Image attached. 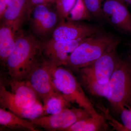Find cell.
<instances>
[{
	"label": "cell",
	"instance_id": "1",
	"mask_svg": "<svg viewBox=\"0 0 131 131\" xmlns=\"http://www.w3.org/2000/svg\"><path fill=\"white\" fill-rule=\"evenodd\" d=\"M41 43L32 34L21 33L16 35L14 50L6 63L12 80H26L39 62L37 57Z\"/></svg>",
	"mask_w": 131,
	"mask_h": 131
},
{
	"label": "cell",
	"instance_id": "2",
	"mask_svg": "<svg viewBox=\"0 0 131 131\" xmlns=\"http://www.w3.org/2000/svg\"><path fill=\"white\" fill-rule=\"evenodd\" d=\"M119 41L112 34L101 32L82 42L68 59L66 66L78 71L91 65L109 50L117 47Z\"/></svg>",
	"mask_w": 131,
	"mask_h": 131
},
{
	"label": "cell",
	"instance_id": "3",
	"mask_svg": "<svg viewBox=\"0 0 131 131\" xmlns=\"http://www.w3.org/2000/svg\"><path fill=\"white\" fill-rule=\"evenodd\" d=\"M47 63L54 86L68 101L76 103L79 107L87 110L92 117H97L100 114L86 95L81 83L71 71L62 66Z\"/></svg>",
	"mask_w": 131,
	"mask_h": 131
},
{
	"label": "cell",
	"instance_id": "4",
	"mask_svg": "<svg viewBox=\"0 0 131 131\" xmlns=\"http://www.w3.org/2000/svg\"><path fill=\"white\" fill-rule=\"evenodd\" d=\"M108 101L119 113L124 107L131 108V64L128 59L121 58L109 81Z\"/></svg>",
	"mask_w": 131,
	"mask_h": 131
},
{
	"label": "cell",
	"instance_id": "5",
	"mask_svg": "<svg viewBox=\"0 0 131 131\" xmlns=\"http://www.w3.org/2000/svg\"><path fill=\"white\" fill-rule=\"evenodd\" d=\"M10 85L12 92L7 91L1 82V107L7 109L11 107H27L39 101L37 94L27 80H12Z\"/></svg>",
	"mask_w": 131,
	"mask_h": 131
},
{
	"label": "cell",
	"instance_id": "6",
	"mask_svg": "<svg viewBox=\"0 0 131 131\" xmlns=\"http://www.w3.org/2000/svg\"><path fill=\"white\" fill-rule=\"evenodd\" d=\"M117 47L108 51L91 65L77 71L80 79L93 80L102 84L108 83L120 60Z\"/></svg>",
	"mask_w": 131,
	"mask_h": 131
},
{
	"label": "cell",
	"instance_id": "7",
	"mask_svg": "<svg viewBox=\"0 0 131 131\" xmlns=\"http://www.w3.org/2000/svg\"><path fill=\"white\" fill-rule=\"evenodd\" d=\"M91 116L82 108L73 107L66 108L56 114L44 115L30 121L35 126L46 130L64 131L78 121Z\"/></svg>",
	"mask_w": 131,
	"mask_h": 131
},
{
	"label": "cell",
	"instance_id": "8",
	"mask_svg": "<svg viewBox=\"0 0 131 131\" xmlns=\"http://www.w3.org/2000/svg\"><path fill=\"white\" fill-rule=\"evenodd\" d=\"M89 37L69 41H56L51 39L41 42L40 54L43 61L48 63L57 66H66L71 53Z\"/></svg>",
	"mask_w": 131,
	"mask_h": 131
},
{
	"label": "cell",
	"instance_id": "9",
	"mask_svg": "<svg viewBox=\"0 0 131 131\" xmlns=\"http://www.w3.org/2000/svg\"><path fill=\"white\" fill-rule=\"evenodd\" d=\"M43 101V105L50 98L62 95L54 86L49 64L38 62L26 79Z\"/></svg>",
	"mask_w": 131,
	"mask_h": 131
},
{
	"label": "cell",
	"instance_id": "10",
	"mask_svg": "<svg viewBox=\"0 0 131 131\" xmlns=\"http://www.w3.org/2000/svg\"><path fill=\"white\" fill-rule=\"evenodd\" d=\"M51 5H38L29 14L31 28L34 33L40 37L52 34L58 25L59 16L57 11L52 9Z\"/></svg>",
	"mask_w": 131,
	"mask_h": 131
},
{
	"label": "cell",
	"instance_id": "11",
	"mask_svg": "<svg viewBox=\"0 0 131 131\" xmlns=\"http://www.w3.org/2000/svg\"><path fill=\"white\" fill-rule=\"evenodd\" d=\"M103 18L119 31L131 34V14L122 0H104Z\"/></svg>",
	"mask_w": 131,
	"mask_h": 131
},
{
	"label": "cell",
	"instance_id": "12",
	"mask_svg": "<svg viewBox=\"0 0 131 131\" xmlns=\"http://www.w3.org/2000/svg\"><path fill=\"white\" fill-rule=\"evenodd\" d=\"M98 26L81 21L61 20L52 33V39L69 41L84 38L101 32Z\"/></svg>",
	"mask_w": 131,
	"mask_h": 131
},
{
	"label": "cell",
	"instance_id": "13",
	"mask_svg": "<svg viewBox=\"0 0 131 131\" xmlns=\"http://www.w3.org/2000/svg\"><path fill=\"white\" fill-rule=\"evenodd\" d=\"M30 12L28 0H7L6 7L1 19L2 23L19 30L25 20L28 18Z\"/></svg>",
	"mask_w": 131,
	"mask_h": 131
},
{
	"label": "cell",
	"instance_id": "14",
	"mask_svg": "<svg viewBox=\"0 0 131 131\" xmlns=\"http://www.w3.org/2000/svg\"><path fill=\"white\" fill-rule=\"evenodd\" d=\"M17 31L13 27L2 23L0 27V58L6 63L15 47Z\"/></svg>",
	"mask_w": 131,
	"mask_h": 131
},
{
	"label": "cell",
	"instance_id": "15",
	"mask_svg": "<svg viewBox=\"0 0 131 131\" xmlns=\"http://www.w3.org/2000/svg\"><path fill=\"white\" fill-rule=\"evenodd\" d=\"M0 124L10 129L39 131L35 128V126L30 121H28L2 107L0 108Z\"/></svg>",
	"mask_w": 131,
	"mask_h": 131
},
{
	"label": "cell",
	"instance_id": "16",
	"mask_svg": "<svg viewBox=\"0 0 131 131\" xmlns=\"http://www.w3.org/2000/svg\"><path fill=\"white\" fill-rule=\"evenodd\" d=\"M110 129L105 117L100 114L97 117L91 116L81 120L64 131H105Z\"/></svg>",
	"mask_w": 131,
	"mask_h": 131
},
{
	"label": "cell",
	"instance_id": "17",
	"mask_svg": "<svg viewBox=\"0 0 131 131\" xmlns=\"http://www.w3.org/2000/svg\"><path fill=\"white\" fill-rule=\"evenodd\" d=\"M80 83L90 93L96 96L105 97L108 100L110 96L109 82L102 84L93 80L80 79Z\"/></svg>",
	"mask_w": 131,
	"mask_h": 131
},
{
	"label": "cell",
	"instance_id": "18",
	"mask_svg": "<svg viewBox=\"0 0 131 131\" xmlns=\"http://www.w3.org/2000/svg\"><path fill=\"white\" fill-rule=\"evenodd\" d=\"M70 102L62 95L50 98L43 105L45 115L56 114L70 107Z\"/></svg>",
	"mask_w": 131,
	"mask_h": 131
},
{
	"label": "cell",
	"instance_id": "19",
	"mask_svg": "<svg viewBox=\"0 0 131 131\" xmlns=\"http://www.w3.org/2000/svg\"><path fill=\"white\" fill-rule=\"evenodd\" d=\"M91 15L84 5L83 0H78L75 6L65 20L75 21L90 20Z\"/></svg>",
	"mask_w": 131,
	"mask_h": 131
},
{
	"label": "cell",
	"instance_id": "20",
	"mask_svg": "<svg viewBox=\"0 0 131 131\" xmlns=\"http://www.w3.org/2000/svg\"><path fill=\"white\" fill-rule=\"evenodd\" d=\"M78 0H57L56 11L60 21L65 20L75 6Z\"/></svg>",
	"mask_w": 131,
	"mask_h": 131
},
{
	"label": "cell",
	"instance_id": "21",
	"mask_svg": "<svg viewBox=\"0 0 131 131\" xmlns=\"http://www.w3.org/2000/svg\"><path fill=\"white\" fill-rule=\"evenodd\" d=\"M91 16L98 19L103 18L102 2L100 0H83Z\"/></svg>",
	"mask_w": 131,
	"mask_h": 131
},
{
	"label": "cell",
	"instance_id": "22",
	"mask_svg": "<svg viewBox=\"0 0 131 131\" xmlns=\"http://www.w3.org/2000/svg\"><path fill=\"white\" fill-rule=\"evenodd\" d=\"M119 114L123 126V131H131V108H123Z\"/></svg>",
	"mask_w": 131,
	"mask_h": 131
},
{
	"label": "cell",
	"instance_id": "23",
	"mask_svg": "<svg viewBox=\"0 0 131 131\" xmlns=\"http://www.w3.org/2000/svg\"><path fill=\"white\" fill-rule=\"evenodd\" d=\"M30 12L34 7L41 5H52L55 4L57 0H28Z\"/></svg>",
	"mask_w": 131,
	"mask_h": 131
},
{
	"label": "cell",
	"instance_id": "24",
	"mask_svg": "<svg viewBox=\"0 0 131 131\" xmlns=\"http://www.w3.org/2000/svg\"><path fill=\"white\" fill-rule=\"evenodd\" d=\"M127 5L131 6V0H122Z\"/></svg>",
	"mask_w": 131,
	"mask_h": 131
},
{
	"label": "cell",
	"instance_id": "25",
	"mask_svg": "<svg viewBox=\"0 0 131 131\" xmlns=\"http://www.w3.org/2000/svg\"><path fill=\"white\" fill-rule=\"evenodd\" d=\"M128 59L130 62L131 64V46L130 48V51H129V56L128 57Z\"/></svg>",
	"mask_w": 131,
	"mask_h": 131
},
{
	"label": "cell",
	"instance_id": "26",
	"mask_svg": "<svg viewBox=\"0 0 131 131\" xmlns=\"http://www.w3.org/2000/svg\"><path fill=\"white\" fill-rule=\"evenodd\" d=\"M100 1H101V2L102 3V2H103V1H104V0H100Z\"/></svg>",
	"mask_w": 131,
	"mask_h": 131
}]
</instances>
